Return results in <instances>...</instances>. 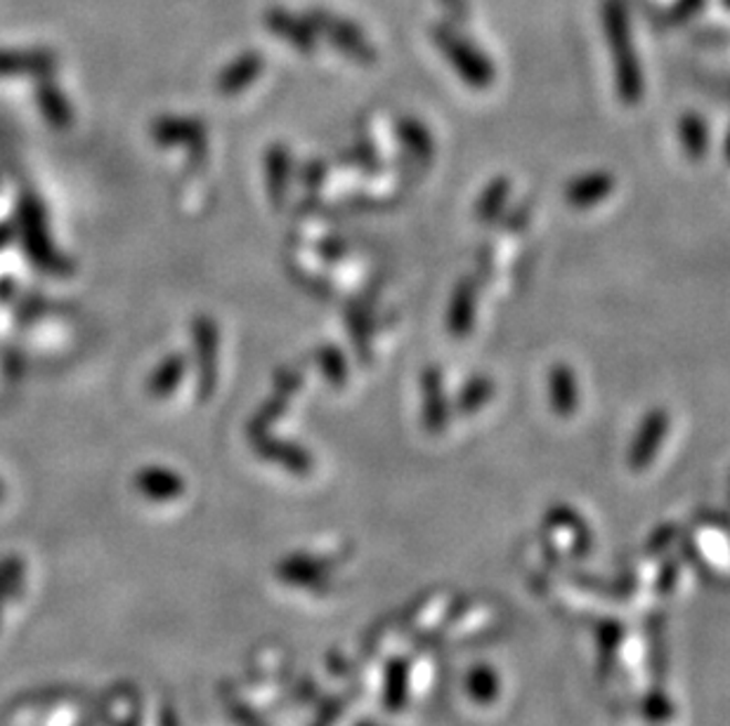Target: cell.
Masks as SVG:
<instances>
[{
  "label": "cell",
  "instance_id": "8992f818",
  "mask_svg": "<svg viewBox=\"0 0 730 726\" xmlns=\"http://www.w3.org/2000/svg\"><path fill=\"white\" fill-rule=\"evenodd\" d=\"M24 585V562L20 557L0 559V618H3L6 604L20 595Z\"/></svg>",
  "mask_w": 730,
  "mask_h": 726
},
{
  "label": "cell",
  "instance_id": "52a82bcc",
  "mask_svg": "<svg viewBox=\"0 0 730 726\" xmlns=\"http://www.w3.org/2000/svg\"><path fill=\"white\" fill-rule=\"evenodd\" d=\"M39 104L41 111L53 126H66L70 124V104L62 97V93L55 88V85H41L39 88Z\"/></svg>",
  "mask_w": 730,
  "mask_h": 726
},
{
  "label": "cell",
  "instance_id": "3957f363",
  "mask_svg": "<svg viewBox=\"0 0 730 726\" xmlns=\"http://www.w3.org/2000/svg\"><path fill=\"white\" fill-rule=\"evenodd\" d=\"M135 489L149 500L168 503V500L182 495L184 481L173 470H166V467H145V470H140L138 477H135Z\"/></svg>",
  "mask_w": 730,
  "mask_h": 726
},
{
  "label": "cell",
  "instance_id": "6da1fadb",
  "mask_svg": "<svg viewBox=\"0 0 730 726\" xmlns=\"http://www.w3.org/2000/svg\"><path fill=\"white\" fill-rule=\"evenodd\" d=\"M57 60L50 50H0V76H47Z\"/></svg>",
  "mask_w": 730,
  "mask_h": 726
},
{
  "label": "cell",
  "instance_id": "5b68a950",
  "mask_svg": "<svg viewBox=\"0 0 730 726\" xmlns=\"http://www.w3.org/2000/svg\"><path fill=\"white\" fill-rule=\"evenodd\" d=\"M194 335H197V352H199V363H201V385L207 383V394L213 387V377H215V350H218V335H215V325L211 319H197L194 323Z\"/></svg>",
  "mask_w": 730,
  "mask_h": 726
},
{
  "label": "cell",
  "instance_id": "ba28073f",
  "mask_svg": "<svg viewBox=\"0 0 730 726\" xmlns=\"http://www.w3.org/2000/svg\"><path fill=\"white\" fill-rule=\"evenodd\" d=\"M184 371V363H182V356H171L168 359L163 366L155 373V377H151V385H149V392L151 394H163V392H171L176 385H178V380Z\"/></svg>",
  "mask_w": 730,
  "mask_h": 726
},
{
  "label": "cell",
  "instance_id": "30bf717a",
  "mask_svg": "<svg viewBox=\"0 0 730 726\" xmlns=\"http://www.w3.org/2000/svg\"><path fill=\"white\" fill-rule=\"evenodd\" d=\"M728 3H730V0H728Z\"/></svg>",
  "mask_w": 730,
  "mask_h": 726
},
{
  "label": "cell",
  "instance_id": "7a4b0ae2",
  "mask_svg": "<svg viewBox=\"0 0 730 726\" xmlns=\"http://www.w3.org/2000/svg\"><path fill=\"white\" fill-rule=\"evenodd\" d=\"M265 24L267 29L275 33V36L284 39L288 45H294L303 52L313 50L315 36H313V22L310 20H298L296 14H292L284 8H273L265 14Z\"/></svg>",
  "mask_w": 730,
  "mask_h": 726
},
{
  "label": "cell",
  "instance_id": "9c48e42d",
  "mask_svg": "<svg viewBox=\"0 0 730 726\" xmlns=\"http://www.w3.org/2000/svg\"><path fill=\"white\" fill-rule=\"evenodd\" d=\"M6 498V489H3V483H0V500Z\"/></svg>",
  "mask_w": 730,
  "mask_h": 726
},
{
  "label": "cell",
  "instance_id": "277c9868",
  "mask_svg": "<svg viewBox=\"0 0 730 726\" xmlns=\"http://www.w3.org/2000/svg\"><path fill=\"white\" fill-rule=\"evenodd\" d=\"M263 72V55L258 52H244L236 57L232 64H228L218 76V90L225 95H234L256 81V76Z\"/></svg>",
  "mask_w": 730,
  "mask_h": 726
}]
</instances>
